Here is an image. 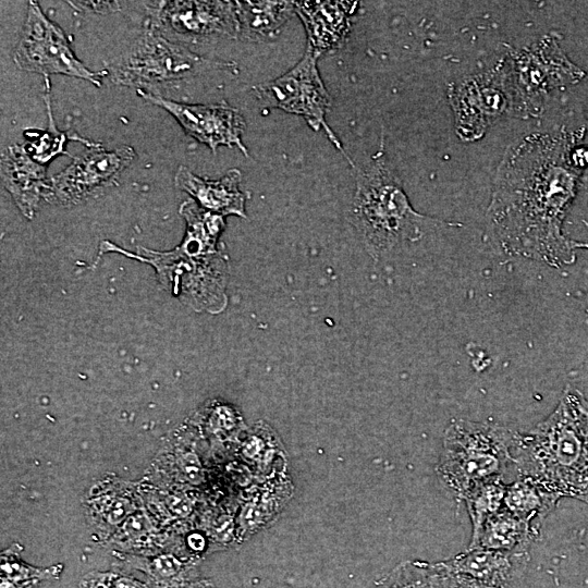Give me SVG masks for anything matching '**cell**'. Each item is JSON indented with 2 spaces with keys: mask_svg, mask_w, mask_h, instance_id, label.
Here are the masks:
<instances>
[{
  "mask_svg": "<svg viewBox=\"0 0 588 588\" xmlns=\"http://www.w3.org/2000/svg\"><path fill=\"white\" fill-rule=\"evenodd\" d=\"M572 133H535L511 145L494 176L488 226L509 255L554 268L575 260L562 232L588 151Z\"/></svg>",
  "mask_w": 588,
  "mask_h": 588,
  "instance_id": "obj_1",
  "label": "cell"
},
{
  "mask_svg": "<svg viewBox=\"0 0 588 588\" xmlns=\"http://www.w3.org/2000/svg\"><path fill=\"white\" fill-rule=\"evenodd\" d=\"M513 457L518 477L588 504V444L568 387L546 419L517 433Z\"/></svg>",
  "mask_w": 588,
  "mask_h": 588,
  "instance_id": "obj_2",
  "label": "cell"
},
{
  "mask_svg": "<svg viewBox=\"0 0 588 588\" xmlns=\"http://www.w3.org/2000/svg\"><path fill=\"white\" fill-rule=\"evenodd\" d=\"M352 216L366 250L375 260L401 242L419 240L427 229L444 224L460 226L421 215L412 207L382 146L372 162L356 174Z\"/></svg>",
  "mask_w": 588,
  "mask_h": 588,
  "instance_id": "obj_3",
  "label": "cell"
},
{
  "mask_svg": "<svg viewBox=\"0 0 588 588\" xmlns=\"http://www.w3.org/2000/svg\"><path fill=\"white\" fill-rule=\"evenodd\" d=\"M516 431L489 422L458 419L444 431L436 466L443 488L457 501L479 483L504 478L514 467Z\"/></svg>",
  "mask_w": 588,
  "mask_h": 588,
  "instance_id": "obj_4",
  "label": "cell"
},
{
  "mask_svg": "<svg viewBox=\"0 0 588 588\" xmlns=\"http://www.w3.org/2000/svg\"><path fill=\"white\" fill-rule=\"evenodd\" d=\"M500 69L510 100L509 111L520 117L539 115L554 89L573 84L583 74L550 36L529 48L513 51Z\"/></svg>",
  "mask_w": 588,
  "mask_h": 588,
  "instance_id": "obj_5",
  "label": "cell"
},
{
  "mask_svg": "<svg viewBox=\"0 0 588 588\" xmlns=\"http://www.w3.org/2000/svg\"><path fill=\"white\" fill-rule=\"evenodd\" d=\"M213 65L215 62L167 39L160 32L149 27L109 74L111 81L118 85L149 93L196 76Z\"/></svg>",
  "mask_w": 588,
  "mask_h": 588,
  "instance_id": "obj_6",
  "label": "cell"
},
{
  "mask_svg": "<svg viewBox=\"0 0 588 588\" xmlns=\"http://www.w3.org/2000/svg\"><path fill=\"white\" fill-rule=\"evenodd\" d=\"M101 252H119L152 265L160 281L177 296H185L195 308L206 307L205 301H217L222 306L224 296V259L222 253L208 256H188L175 247L171 252H152L138 247L140 255L124 252L110 242H102Z\"/></svg>",
  "mask_w": 588,
  "mask_h": 588,
  "instance_id": "obj_7",
  "label": "cell"
},
{
  "mask_svg": "<svg viewBox=\"0 0 588 588\" xmlns=\"http://www.w3.org/2000/svg\"><path fill=\"white\" fill-rule=\"evenodd\" d=\"M316 56L309 48L304 57L283 75L258 85L255 93L262 107L277 108L299 115L306 120L314 131L323 130L330 142L354 166L326 122L330 107V96L317 68Z\"/></svg>",
  "mask_w": 588,
  "mask_h": 588,
  "instance_id": "obj_8",
  "label": "cell"
},
{
  "mask_svg": "<svg viewBox=\"0 0 588 588\" xmlns=\"http://www.w3.org/2000/svg\"><path fill=\"white\" fill-rule=\"evenodd\" d=\"M19 69L42 74H61L101 85L102 74L93 72L72 51L64 32L51 22L35 1L28 2L23 34L14 50Z\"/></svg>",
  "mask_w": 588,
  "mask_h": 588,
  "instance_id": "obj_9",
  "label": "cell"
},
{
  "mask_svg": "<svg viewBox=\"0 0 588 588\" xmlns=\"http://www.w3.org/2000/svg\"><path fill=\"white\" fill-rule=\"evenodd\" d=\"M135 158L131 146L107 151L100 145L75 157L61 172L48 179L44 198L52 204L73 206L117 183Z\"/></svg>",
  "mask_w": 588,
  "mask_h": 588,
  "instance_id": "obj_10",
  "label": "cell"
},
{
  "mask_svg": "<svg viewBox=\"0 0 588 588\" xmlns=\"http://www.w3.org/2000/svg\"><path fill=\"white\" fill-rule=\"evenodd\" d=\"M150 12L151 26L179 44L219 37L237 38L235 1H160Z\"/></svg>",
  "mask_w": 588,
  "mask_h": 588,
  "instance_id": "obj_11",
  "label": "cell"
},
{
  "mask_svg": "<svg viewBox=\"0 0 588 588\" xmlns=\"http://www.w3.org/2000/svg\"><path fill=\"white\" fill-rule=\"evenodd\" d=\"M449 99L455 131L463 140L479 139L510 109L500 65L489 73L451 85Z\"/></svg>",
  "mask_w": 588,
  "mask_h": 588,
  "instance_id": "obj_12",
  "label": "cell"
},
{
  "mask_svg": "<svg viewBox=\"0 0 588 588\" xmlns=\"http://www.w3.org/2000/svg\"><path fill=\"white\" fill-rule=\"evenodd\" d=\"M145 100L163 108L180 123L183 130L212 152L219 146H236L248 156L242 142L245 122L241 113L225 103L191 105L177 102L162 96L136 90Z\"/></svg>",
  "mask_w": 588,
  "mask_h": 588,
  "instance_id": "obj_13",
  "label": "cell"
},
{
  "mask_svg": "<svg viewBox=\"0 0 588 588\" xmlns=\"http://www.w3.org/2000/svg\"><path fill=\"white\" fill-rule=\"evenodd\" d=\"M296 14L316 56L343 46L358 9L356 1H295Z\"/></svg>",
  "mask_w": 588,
  "mask_h": 588,
  "instance_id": "obj_14",
  "label": "cell"
},
{
  "mask_svg": "<svg viewBox=\"0 0 588 588\" xmlns=\"http://www.w3.org/2000/svg\"><path fill=\"white\" fill-rule=\"evenodd\" d=\"M1 177L22 213L33 218L47 188L46 166L34 160L24 145L13 144L1 152Z\"/></svg>",
  "mask_w": 588,
  "mask_h": 588,
  "instance_id": "obj_15",
  "label": "cell"
},
{
  "mask_svg": "<svg viewBox=\"0 0 588 588\" xmlns=\"http://www.w3.org/2000/svg\"><path fill=\"white\" fill-rule=\"evenodd\" d=\"M241 180L237 169H231L219 180H207L181 166L174 175L175 186L194 197L204 209L219 216L246 218V194L240 189Z\"/></svg>",
  "mask_w": 588,
  "mask_h": 588,
  "instance_id": "obj_16",
  "label": "cell"
},
{
  "mask_svg": "<svg viewBox=\"0 0 588 588\" xmlns=\"http://www.w3.org/2000/svg\"><path fill=\"white\" fill-rule=\"evenodd\" d=\"M85 507L91 524L110 537L133 513L142 509L134 488L119 478H106L89 489Z\"/></svg>",
  "mask_w": 588,
  "mask_h": 588,
  "instance_id": "obj_17",
  "label": "cell"
},
{
  "mask_svg": "<svg viewBox=\"0 0 588 588\" xmlns=\"http://www.w3.org/2000/svg\"><path fill=\"white\" fill-rule=\"evenodd\" d=\"M528 553H511L474 547L439 562L448 572L468 576L489 588H506Z\"/></svg>",
  "mask_w": 588,
  "mask_h": 588,
  "instance_id": "obj_18",
  "label": "cell"
},
{
  "mask_svg": "<svg viewBox=\"0 0 588 588\" xmlns=\"http://www.w3.org/2000/svg\"><path fill=\"white\" fill-rule=\"evenodd\" d=\"M235 5L237 38L248 41L274 38L296 13L295 1H235Z\"/></svg>",
  "mask_w": 588,
  "mask_h": 588,
  "instance_id": "obj_19",
  "label": "cell"
},
{
  "mask_svg": "<svg viewBox=\"0 0 588 588\" xmlns=\"http://www.w3.org/2000/svg\"><path fill=\"white\" fill-rule=\"evenodd\" d=\"M538 535L539 529L504 507L485 522L468 548L479 547L511 553H528L531 542Z\"/></svg>",
  "mask_w": 588,
  "mask_h": 588,
  "instance_id": "obj_20",
  "label": "cell"
},
{
  "mask_svg": "<svg viewBox=\"0 0 588 588\" xmlns=\"http://www.w3.org/2000/svg\"><path fill=\"white\" fill-rule=\"evenodd\" d=\"M119 554L125 564L144 573L150 588H192L198 579L196 562L172 553L149 556Z\"/></svg>",
  "mask_w": 588,
  "mask_h": 588,
  "instance_id": "obj_21",
  "label": "cell"
},
{
  "mask_svg": "<svg viewBox=\"0 0 588 588\" xmlns=\"http://www.w3.org/2000/svg\"><path fill=\"white\" fill-rule=\"evenodd\" d=\"M180 213L186 221V233L177 248L188 256L219 253L217 242L224 229L222 216L204 209L193 199L181 205Z\"/></svg>",
  "mask_w": 588,
  "mask_h": 588,
  "instance_id": "obj_22",
  "label": "cell"
},
{
  "mask_svg": "<svg viewBox=\"0 0 588 588\" xmlns=\"http://www.w3.org/2000/svg\"><path fill=\"white\" fill-rule=\"evenodd\" d=\"M560 499L535 481L517 477L506 485L504 507L540 530L543 519L556 506Z\"/></svg>",
  "mask_w": 588,
  "mask_h": 588,
  "instance_id": "obj_23",
  "label": "cell"
},
{
  "mask_svg": "<svg viewBox=\"0 0 588 588\" xmlns=\"http://www.w3.org/2000/svg\"><path fill=\"white\" fill-rule=\"evenodd\" d=\"M119 553L149 556L162 550V540L145 511L139 509L109 537Z\"/></svg>",
  "mask_w": 588,
  "mask_h": 588,
  "instance_id": "obj_24",
  "label": "cell"
},
{
  "mask_svg": "<svg viewBox=\"0 0 588 588\" xmlns=\"http://www.w3.org/2000/svg\"><path fill=\"white\" fill-rule=\"evenodd\" d=\"M23 547L13 542L0 553V588H36L41 581L58 579L62 564L37 567L22 559Z\"/></svg>",
  "mask_w": 588,
  "mask_h": 588,
  "instance_id": "obj_25",
  "label": "cell"
},
{
  "mask_svg": "<svg viewBox=\"0 0 588 588\" xmlns=\"http://www.w3.org/2000/svg\"><path fill=\"white\" fill-rule=\"evenodd\" d=\"M506 485L504 478L489 479L465 495L463 501L471 522V541L476 539L485 522L504 509Z\"/></svg>",
  "mask_w": 588,
  "mask_h": 588,
  "instance_id": "obj_26",
  "label": "cell"
},
{
  "mask_svg": "<svg viewBox=\"0 0 588 588\" xmlns=\"http://www.w3.org/2000/svg\"><path fill=\"white\" fill-rule=\"evenodd\" d=\"M377 588H443L437 563L403 561L377 583Z\"/></svg>",
  "mask_w": 588,
  "mask_h": 588,
  "instance_id": "obj_27",
  "label": "cell"
},
{
  "mask_svg": "<svg viewBox=\"0 0 588 588\" xmlns=\"http://www.w3.org/2000/svg\"><path fill=\"white\" fill-rule=\"evenodd\" d=\"M48 83L49 81L46 77L45 102L47 105V112L49 115L48 130L41 133V135L34 136L33 139L29 138L26 144H24V147L32 158L44 166H46L56 156L66 154L65 143L68 137L74 139V136H69L65 133L59 132L56 127L51 113Z\"/></svg>",
  "mask_w": 588,
  "mask_h": 588,
  "instance_id": "obj_28",
  "label": "cell"
},
{
  "mask_svg": "<svg viewBox=\"0 0 588 588\" xmlns=\"http://www.w3.org/2000/svg\"><path fill=\"white\" fill-rule=\"evenodd\" d=\"M78 588H150L146 583H143L132 575H127L118 571H91L85 574L79 583Z\"/></svg>",
  "mask_w": 588,
  "mask_h": 588,
  "instance_id": "obj_29",
  "label": "cell"
},
{
  "mask_svg": "<svg viewBox=\"0 0 588 588\" xmlns=\"http://www.w3.org/2000/svg\"><path fill=\"white\" fill-rule=\"evenodd\" d=\"M439 569L442 576L443 588H489L468 576L444 571L440 566Z\"/></svg>",
  "mask_w": 588,
  "mask_h": 588,
  "instance_id": "obj_30",
  "label": "cell"
},
{
  "mask_svg": "<svg viewBox=\"0 0 588 588\" xmlns=\"http://www.w3.org/2000/svg\"><path fill=\"white\" fill-rule=\"evenodd\" d=\"M568 390L588 444V400L578 390L569 387Z\"/></svg>",
  "mask_w": 588,
  "mask_h": 588,
  "instance_id": "obj_31",
  "label": "cell"
},
{
  "mask_svg": "<svg viewBox=\"0 0 588 588\" xmlns=\"http://www.w3.org/2000/svg\"><path fill=\"white\" fill-rule=\"evenodd\" d=\"M75 8L93 10L95 12H113L118 10L117 2L103 1H75L71 2Z\"/></svg>",
  "mask_w": 588,
  "mask_h": 588,
  "instance_id": "obj_32",
  "label": "cell"
},
{
  "mask_svg": "<svg viewBox=\"0 0 588 588\" xmlns=\"http://www.w3.org/2000/svg\"><path fill=\"white\" fill-rule=\"evenodd\" d=\"M187 544L188 548L195 553H199L205 550V540L199 534L189 535L187 538Z\"/></svg>",
  "mask_w": 588,
  "mask_h": 588,
  "instance_id": "obj_33",
  "label": "cell"
},
{
  "mask_svg": "<svg viewBox=\"0 0 588 588\" xmlns=\"http://www.w3.org/2000/svg\"><path fill=\"white\" fill-rule=\"evenodd\" d=\"M192 588H216L215 584L210 579L198 578L192 586Z\"/></svg>",
  "mask_w": 588,
  "mask_h": 588,
  "instance_id": "obj_34",
  "label": "cell"
},
{
  "mask_svg": "<svg viewBox=\"0 0 588 588\" xmlns=\"http://www.w3.org/2000/svg\"><path fill=\"white\" fill-rule=\"evenodd\" d=\"M575 247H586L588 248V243H574Z\"/></svg>",
  "mask_w": 588,
  "mask_h": 588,
  "instance_id": "obj_35",
  "label": "cell"
}]
</instances>
